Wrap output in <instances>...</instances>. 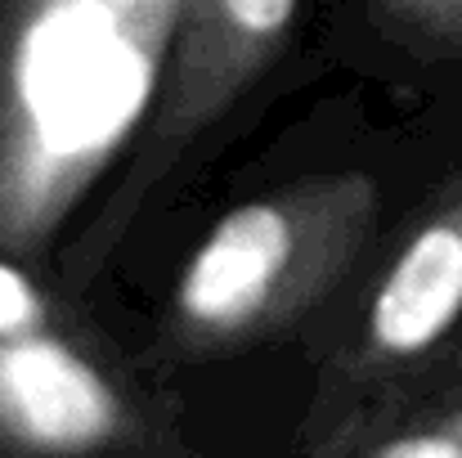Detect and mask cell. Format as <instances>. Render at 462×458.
I'll return each mask as SVG.
<instances>
[{"instance_id": "5b68a950", "label": "cell", "mask_w": 462, "mask_h": 458, "mask_svg": "<svg viewBox=\"0 0 462 458\" xmlns=\"http://www.w3.org/2000/svg\"><path fill=\"white\" fill-rule=\"evenodd\" d=\"M462 323V184L436 207L382 275L364 314V364L427 360Z\"/></svg>"}, {"instance_id": "277c9868", "label": "cell", "mask_w": 462, "mask_h": 458, "mask_svg": "<svg viewBox=\"0 0 462 458\" xmlns=\"http://www.w3.org/2000/svg\"><path fill=\"white\" fill-rule=\"evenodd\" d=\"M301 0H189L153 122L157 153L180 149L252 81L288 36Z\"/></svg>"}, {"instance_id": "3957f363", "label": "cell", "mask_w": 462, "mask_h": 458, "mask_svg": "<svg viewBox=\"0 0 462 458\" xmlns=\"http://www.w3.org/2000/svg\"><path fill=\"white\" fill-rule=\"evenodd\" d=\"M131 427L117 387L63 337H0V445L72 458L122 441Z\"/></svg>"}, {"instance_id": "8992f818", "label": "cell", "mask_w": 462, "mask_h": 458, "mask_svg": "<svg viewBox=\"0 0 462 458\" xmlns=\"http://www.w3.org/2000/svg\"><path fill=\"white\" fill-rule=\"evenodd\" d=\"M377 5L404 36L462 54V0H377Z\"/></svg>"}, {"instance_id": "7a4b0ae2", "label": "cell", "mask_w": 462, "mask_h": 458, "mask_svg": "<svg viewBox=\"0 0 462 458\" xmlns=\"http://www.w3.org/2000/svg\"><path fill=\"white\" fill-rule=\"evenodd\" d=\"M373 229V180L292 184L234 207L189 257L171 328L184 346L243 341L306 310Z\"/></svg>"}, {"instance_id": "ba28073f", "label": "cell", "mask_w": 462, "mask_h": 458, "mask_svg": "<svg viewBox=\"0 0 462 458\" xmlns=\"http://www.w3.org/2000/svg\"><path fill=\"white\" fill-rule=\"evenodd\" d=\"M50 328V302L41 288L0 252V337H27Z\"/></svg>"}, {"instance_id": "6da1fadb", "label": "cell", "mask_w": 462, "mask_h": 458, "mask_svg": "<svg viewBox=\"0 0 462 458\" xmlns=\"http://www.w3.org/2000/svg\"><path fill=\"white\" fill-rule=\"evenodd\" d=\"M189 0H0V252L41 257L149 117Z\"/></svg>"}, {"instance_id": "52a82bcc", "label": "cell", "mask_w": 462, "mask_h": 458, "mask_svg": "<svg viewBox=\"0 0 462 458\" xmlns=\"http://www.w3.org/2000/svg\"><path fill=\"white\" fill-rule=\"evenodd\" d=\"M368 458H462V400L386 436Z\"/></svg>"}]
</instances>
